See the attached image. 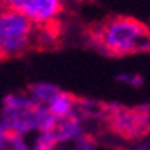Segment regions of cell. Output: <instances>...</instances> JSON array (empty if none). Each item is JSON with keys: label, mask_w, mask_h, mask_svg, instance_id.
<instances>
[{"label": "cell", "mask_w": 150, "mask_h": 150, "mask_svg": "<svg viewBox=\"0 0 150 150\" xmlns=\"http://www.w3.org/2000/svg\"><path fill=\"white\" fill-rule=\"evenodd\" d=\"M91 38L102 53L110 56H127L150 51L147 25L132 17H110L93 28Z\"/></svg>", "instance_id": "6da1fadb"}, {"label": "cell", "mask_w": 150, "mask_h": 150, "mask_svg": "<svg viewBox=\"0 0 150 150\" xmlns=\"http://www.w3.org/2000/svg\"><path fill=\"white\" fill-rule=\"evenodd\" d=\"M58 124L48 107L36 104L27 93H12L0 104V127L8 135H28L53 130Z\"/></svg>", "instance_id": "7a4b0ae2"}, {"label": "cell", "mask_w": 150, "mask_h": 150, "mask_svg": "<svg viewBox=\"0 0 150 150\" xmlns=\"http://www.w3.org/2000/svg\"><path fill=\"white\" fill-rule=\"evenodd\" d=\"M38 28L22 12L0 7V58H13L35 46Z\"/></svg>", "instance_id": "3957f363"}, {"label": "cell", "mask_w": 150, "mask_h": 150, "mask_svg": "<svg viewBox=\"0 0 150 150\" xmlns=\"http://www.w3.org/2000/svg\"><path fill=\"white\" fill-rule=\"evenodd\" d=\"M104 119L107 120L112 132L127 140H135L150 132L145 114H144V107L132 109V107L112 106L104 110Z\"/></svg>", "instance_id": "277c9868"}, {"label": "cell", "mask_w": 150, "mask_h": 150, "mask_svg": "<svg viewBox=\"0 0 150 150\" xmlns=\"http://www.w3.org/2000/svg\"><path fill=\"white\" fill-rule=\"evenodd\" d=\"M63 0H23L15 10L22 12L38 28H46L63 13Z\"/></svg>", "instance_id": "5b68a950"}, {"label": "cell", "mask_w": 150, "mask_h": 150, "mask_svg": "<svg viewBox=\"0 0 150 150\" xmlns=\"http://www.w3.org/2000/svg\"><path fill=\"white\" fill-rule=\"evenodd\" d=\"M53 134L59 145L68 144V142H78L84 135V127L83 122H81V117L76 114L71 115V117H66V119L58 120V124L53 129Z\"/></svg>", "instance_id": "8992f818"}, {"label": "cell", "mask_w": 150, "mask_h": 150, "mask_svg": "<svg viewBox=\"0 0 150 150\" xmlns=\"http://www.w3.org/2000/svg\"><path fill=\"white\" fill-rule=\"evenodd\" d=\"M63 93V89H59L56 84L46 83V81H40V83H33L28 86L27 94L40 106L48 107L51 102L56 99L59 94Z\"/></svg>", "instance_id": "52a82bcc"}, {"label": "cell", "mask_w": 150, "mask_h": 150, "mask_svg": "<svg viewBox=\"0 0 150 150\" xmlns=\"http://www.w3.org/2000/svg\"><path fill=\"white\" fill-rule=\"evenodd\" d=\"M78 102L79 101H78L74 96H71L69 93H64V91H63V93L48 106V110L54 119L61 120V119H66V117H71V115H76Z\"/></svg>", "instance_id": "ba28073f"}, {"label": "cell", "mask_w": 150, "mask_h": 150, "mask_svg": "<svg viewBox=\"0 0 150 150\" xmlns=\"http://www.w3.org/2000/svg\"><path fill=\"white\" fill-rule=\"evenodd\" d=\"M58 140L54 137L53 130H45V132H38L31 142L33 150H56L58 149Z\"/></svg>", "instance_id": "9c48e42d"}, {"label": "cell", "mask_w": 150, "mask_h": 150, "mask_svg": "<svg viewBox=\"0 0 150 150\" xmlns=\"http://www.w3.org/2000/svg\"><path fill=\"white\" fill-rule=\"evenodd\" d=\"M115 81L130 86V88H142L144 86V76L139 73H120L115 76Z\"/></svg>", "instance_id": "30bf717a"}, {"label": "cell", "mask_w": 150, "mask_h": 150, "mask_svg": "<svg viewBox=\"0 0 150 150\" xmlns=\"http://www.w3.org/2000/svg\"><path fill=\"white\" fill-rule=\"evenodd\" d=\"M7 149L8 150H33V147H31V144H28L23 135H8Z\"/></svg>", "instance_id": "8fae6325"}, {"label": "cell", "mask_w": 150, "mask_h": 150, "mask_svg": "<svg viewBox=\"0 0 150 150\" xmlns=\"http://www.w3.org/2000/svg\"><path fill=\"white\" fill-rule=\"evenodd\" d=\"M23 0H0V7H7V8H17Z\"/></svg>", "instance_id": "7c38bea8"}, {"label": "cell", "mask_w": 150, "mask_h": 150, "mask_svg": "<svg viewBox=\"0 0 150 150\" xmlns=\"http://www.w3.org/2000/svg\"><path fill=\"white\" fill-rule=\"evenodd\" d=\"M7 142H8V134L0 127V150H4L7 147Z\"/></svg>", "instance_id": "4fadbf2b"}, {"label": "cell", "mask_w": 150, "mask_h": 150, "mask_svg": "<svg viewBox=\"0 0 150 150\" xmlns=\"http://www.w3.org/2000/svg\"><path fill=\"white\" fill-rule=\"evenodd\" d=\"M145 25H147V30H149V35H150V18H149V22H147Z\"/></svg>", "instance_id": "5bb4252c"}, {"label": "cell", "mask_w": 150, "mask_h": 150, "mask_svg": "<svg viewBox=\"0 0 150 150\" xmlns=\"http://www.w3.org/2000/svg\"><path fill=\"white\" fill-rule=\"evenodd\" d=\"M69 2H79V0H69Z\"/></svg>", "instance_id": "9a60e30c"}, {"label": "cell", "mask_w": 150, "mask_h": 150, "mask_svg": "<svg viewBox=\"0 0 150 150\" xmlns=\"http://www.w3.org/2000/svg\"><path fill=\"white\" fill-rule=\"evenodd\" d=\"M4 150H8V149H7V147H5V149H4Z\"/></svg>", "instance_id": "2e32d148"}]
</instances>
